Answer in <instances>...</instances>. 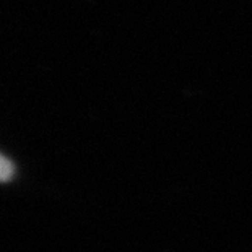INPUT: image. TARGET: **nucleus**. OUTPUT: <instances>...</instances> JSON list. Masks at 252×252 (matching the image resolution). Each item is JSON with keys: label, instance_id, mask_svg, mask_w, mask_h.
<instances>
[{"label": "nucleus", "instance_id": "f257e3e1", "mask_svg": "<svg viewBox=\"0 0 252 252\" xmlns=\"http://www.w3.org/2000/svg\"><path fill=\"white\" fill-rule=\"evenodd\" d=\"M13 174V164L0 155V181H8Z\"/></svg>", "mask_w": 252, "mask_h": 252}]
</instances>
